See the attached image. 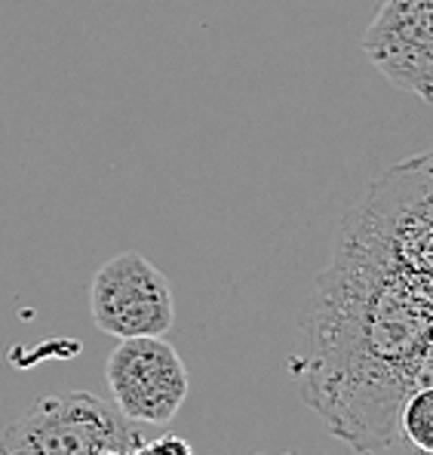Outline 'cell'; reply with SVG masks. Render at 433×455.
<instances>
[{
  "label": "cell",
  "instance_id": "3",
  "mask_svg": "<svg viewBox=\"0 0 433 455\" xmlns=\"http://www.w3.org/2000/svg\"><path fill=\"white\" fill-rule=\"evenodd\" d=\"M120 416L142 425H166L178 416L191 391L188 366L166 336L120 339L105 363Z\"/></svg>",
  "mask_w": 433,
  "mask_h": 455
},
{
  "label": "cell",
  "instance_id": "5",
  "mask_svg": "<svg viewBox=\"0 0 433 455\" xmlns=\"http://www.w3.org/2000/svg\"><path fill=\"white\" fill-rule=\"evenodd\" d=\"M363 52L397 90L433 99V0H384L363 35Z\"/></svg>",
  "mask_w": 433,
  "mask_h": 455
},
{
  "label": "cell",
  "instance_id": "4",
  "mask_svg": "<svg viewBox=\"0 0 433 455\" xmlns=\"http://www.w3.org/2000/svg\"><path fill=\"white\" fill-rule=\"evenodd\" d=\"M90 314L105 336H166L176 320V302L169 280L148 259L120 252L92 274Z\"/></svg>",
  "mask_w": 433,
  "mask_h": 455
},
{
  "label": "cell",
  "instance_id": "2",
  "mask_svg": "<svg viewBox=\"0 0 433 455\" xmlns=\"http://www.w3.org/2000/svg\"><path fill=\"white\" fill-rule=\"evenodd\" d=\"M142 431L108 400L90 391L40 397L0 437V455H98L130 452Z\"/></svg>",
  "mask_w": 433,
  "mask_h": 455
},
{
  "label": "cell",
  "instance_id": "1",
  "mask_svg": "<svg viewBox=\"0 0 433 455\" xmlns=\"http://www.w3.org/2000/svg\"><path fill=\"white\" fill-rule=\"evenodd\" d=\"M433 157L390 166L342 219L289 372L350 452L394 450L403 403L433 387Z\"/></svg>",
  "mask_w": 433,
  "mask_h": 455
},
{
  "label": "cell",
  "instance_id": "8",
  "mask_svg": "<svg viewBox=\"0 0 433 455\" xmlns=\"http://www.w3.org/2000/svg\"><path fill=\"white\" fill-rule=\"evenodd\" d=\"M98 455H126V452H117V450H105V452H98Z\"/></svg>",
  "mask_w": 433,
  "mask_h": 455
},
{
  "label": "cell",
  "instance_id": "7",
  "mask_svg": "<svg viewBox=\"0 0 433 455\" xmlns=\"http://www.w3.org/2000/svg\"><path fill=\"white\" fill-rule=\"evenodd\" d=\"M126 455H194L191 443L178 434H163L154 440H138Z\"/></svg>",
  "mask_w": 433,
  "mask_h": 455
},
{
  "label": "cell",
  "instance_id": "6",
  "mask_svg": "<svg viewBox=\"0 0 433 455\" xmlns=\"http://www.w3.org/2000/svg\"><path fill=\"white\" fill-rule=\"evenodd\" d=\"M399 440H409L421 455L433 450V387H421L403 403L397 416Z\"/></svg>",
  "mask_w": 433,
  "mask_h": 455
}]
</instances>
